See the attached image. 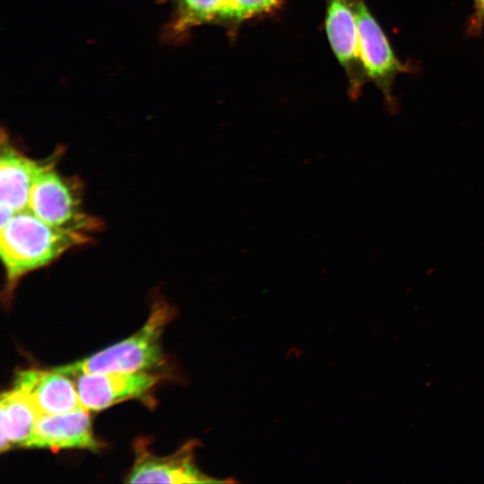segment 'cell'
Returning <instances> with one entry per match:
<instances>
[{
  "label": "cell",
  "mask_w": 484,
  "mask_h": 484,
  "mask_svg": "<svg viewBox=\"0 0 484 484\" xmlns=\"http://www.w3.org/2000/svg\"><path fill=\"white\" fill-rule=\"evenodd\" d=\"M177 16L175 27L187 30L219 19L225 0H176Z\"/></svg>",
  "instance_id": "7c38bea8"
},
{
  "label": "cell",
  "mask_w": 484,
  "mask_h": 484,
  "mask_svg": "<svg viewBox=\"0 0 484 484\" xmlns=\"http://www.w3.org/2000/svg\"><path fill=\"white\" fill-rule=\"evenodd\" d=\"M90 411L80 408L68 412L39 416L34 430L23 447L96 450Z\"/></svg>",
  "instance_id": "9c48e42d"
},
{
  "label": "cell",
  "mask_w": 484,
  "mask_h": 484,
  "mask_svg": "<svg viewBox=\"0 0 484 484\" xmlns=\"http://www.w3.org/2000/svg\"><path fill=\"white\" fill-rule=\"evenodd\" d=\"M39 415L31 406L13 389L1 394V452L14 445L23 447L31 436Z\"/></svg>",
  "instance_id": "8fae6325"
},
{
  "label": "cell",
  "mask_w": 484,
  "mask_h": 484,
  "mask_svg": "<svg viewBox=\"0 0 484 484\" xmlns=\"http://www.w3.org/2000/svg\"><path fill=\"white\" fill-rule=\"evenodd\" d=\"M171 307L155 304L145 324L133 335L87 358L53 369L70 377L108 372H151L164 363L160 338L172 318Z\"/></svg>",
  "instance_id": "7a4b0ae2"
},
{
  "label": "cell",
  "mask_w": 484,
  "mask_h": 484,
  "mask_svg": "<svg viewBox=\"0 0 484 484\" xmlns=\"http://www.w3.org/2000/svg\"><path fill=\"white\" fill-rule=\"evenodd\" d=\"M358 29L359 55L367 76L392 99V84L404 70L396 58L381 27L363 0H353Z\"/></svg>",
  "instance_id": "277c9868"
},
{
  "label": "cell",
  "mask_w": 484,
  "mask_h": 484,
  "mask_svg": "<svg viewBox=\"0 0 484 484\" xmlns=\"http://www.w3.org/2000/svg\"><path fill=\"white\" fill-rule=\"evenodd\" d=\"M196 441H189L169 455H155L142 448L127 476L128 483H220L203 473L194 462Z\"/></svg>",
  "instance_id": "ba28073f"
},
{
  "label": "cell",
  "mask_w": 484,
  "mask_h": 484,
  "mask_svg": "<svg viewBox=\"0 0 484 484\" xmlns=\"http://www.w3.org/2000/svg\"><path fill=\"white\" fill-rule=\"evenodd\" d=\"M13 389L39 416L61 414L83 408L75 382L53 368L19 371Z\"/></svg>",
  "instance_id": "5b68a950"
},
{
  "label": "cell",
  "mask_w": 484,
  "mask_h": 484,
  "mask_svg": "<svg viewBox=\"0 0 484 484\" xmlns=\"http://www.w3.org/2000/svg\"><path fill=\"white\" fill-rule=\"evenodd\" d=\"M56 160H35L2 139L0 156L1 225L14 213L28 209L32 186L39 175Z\"/></svg>",
  "instance_id": "8992f818"
},
{
  "label": "cell",
  "mask_w": 484,
  "mask_h": 484,
  "mask_svg": "<svg viewBox=\"0 0 484 484\" xmlns=\"http://www.w3.org/2000/svg\"><path fill=\"white\" fill-rule=\"evenodd\" d=\"M77 183L65 177L55 165L42 171L35 180L28 210L49 225L85 233L100 228V222L82 209Z\"/></svg>",
  "instance_id": "3957f363"
},
{
  "label": "cell",
  "mask_w": 484,
  "mask_h": 484,
  "mask_svg": "<svg viewBox=\"0 0 484 484\" xmlns=\"http://www.w3.org/2000/svg\"><path fill=\"white\" fill-rule=\"evenodd\" d=\"M474 13L471 19L469 30L472 34L479 33L484 23V0H474Z\"/></svg>",
  "instance_id": "5bb4252c"
},
{
  "label": "cell",
  "mask_w": 484,
  "mask_h": 484,
  "mask_svg": "<svg viewBox=\"0 0 484 484\" xmlns=\"http://www.w3.org/2000/svg\"><path fill=\"white\" fill-rule=\"evenodd\" d=\"M159 379L160 376L151 372L91 373L76 376L75 385L82 407L96 411L142 397Z\"/></svg>",
  "instance_id": "52a82bcc"
},
{
  "label": "cell",
  "mask_w": 484,
  "mask_h": 484,
  "mask_svg": "<svg viewBox=\"0 0 484 484\" xmlns=\"http://www.w3.org/2000/svg\"><path fill=\"white\" fill-rule=\"evenodd\" d=\"M330 45L357 95L367 76L359 55L358 29L353 0H329L325 20Z\"/></svg>",
  "instance_id": "30bf717a"
},
{
  "label": "cell",
  "mask_w": 484,
  "mask_h": 484,
  "mask_svg": "<svg viewBox=\"0 0 484 484\" xmlns=\"http://www.w3.org/2000/svg\"><path fill=\"white\" fill-rule=\"evenodd\" d=\"M281 0H225L219 21L238 23L272 10Z\"/></svg>",
  "instance_id": "4fadbf2b"
},
{
  "label": "cell",
  "mask_w": 484,
  "mask_h": 484,
  "mask_svg": "<svg viewBox=\"0 0 484 484\" xmlns=\"http://www.w3.org/2000/svg\"><path fill=\"white\" fill-rule=\"evenodd\" d=\"M90 239L88 233L49 225L28 209L14 213L1 226L0 234L8 291L27 273L48 265Z\"/></svg>",
  "instance_id": "6da1fadb"
}]
</instances>
